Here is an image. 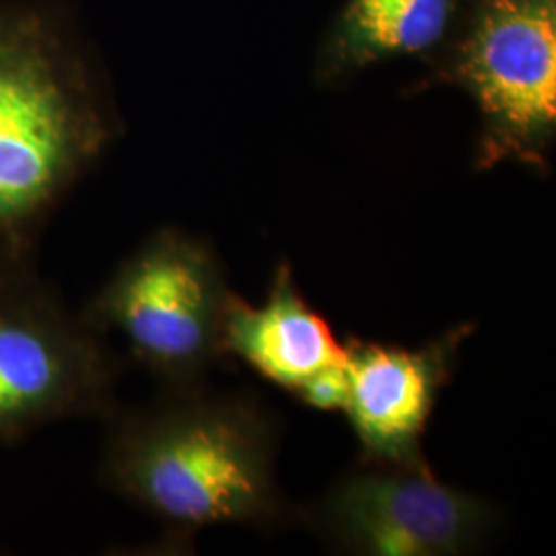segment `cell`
Segmentation results:
<instances>
[{
  "label": "cell",
  "mask_w": 556,
  "mask_h": 556,
  "mask_svg": "<svg viewBox=\"0 0 556 556\" xmlns=\"http://www.w3.org/2000/svg\"><path fill=\"white\" fill-rule=\"evenodd\" d=\"M105 422L101 484L157 519L169 546L213 526L282 521L277 429L252 397L199 383L135 410L118 406Z\"/></svg>",
  "instance_id": "cell-2"
},
{
  "label": "cell",
  "mask_w": 556,
  "mask_h": 556,
  "mask_svg": "<svg viewBox=\"0 0 556 556\" xmlns=\"http://www.w3.org/2000/svg\"><path fill=\"white\" fill-rule=\"evenodd\" d=\"M223 353L295 396L309 379L346 361L330 324L305 301L289 262H280L262 305L238 293L229 299L223 321Z\"/></svg>",
  "instance_id": "cell-8"
},
{
  "label": "cell",
  "mask_w": 556,
  "mask_h": 556,
  "mask_svg": "<svg viewBox=\"0 0 556 556\" xmlns=\"http://www.w3.org/2000/svg\"><path fill=\"white\" fill-rule=\"evenodd\" d=\"M475 324H459L418 349L349 338V394L342 413L355 431L363 464L420 466L422 438Z\"/></svg>",
  "instance_id": "cell-7"
},
{
  "label": "cell",
  "mask_w": 556,
  "mask_h": 556,
  "mask_svg": "<svg viewBox=\"0 0 556 556\" xmlns=\"http://www.w3.org/2000/svg\"><path fill=\"white\" fill-rule=\"evenodd\" d=\"M349 394L346 361L337 367L324 369L316 378L309 379L295 397L316 410H342Z\"/></svg>",
  "instance_id": "cell-10"
},
{
  "label": "cell",
  "mask_w": 556,
  "mask_h": 556,
  "mask_svg": "<svg viewBox=\"0 0 556 556\" xmlns=\"http://www.w3.org/2000/svg\"><path fill=\"white\" fill-rule=\"evenodd\" d=\"M303 521L346 555L459 556L484 544L497 514L429 464H363L314 501Z\"/></svg>",
  "instance_id": "cell-6"
},
{
  "label": "cell",
  "mask_w": 556,
  "mask_h": 556,
  "mask_svg": "<svg viewBox=\"0 0 556 556\" xmlns=\"http://www.w3.org/2000/svg\"><path fill=\"white\" fill-rule=\"evenodd\" d=\"M100 68L62 2H0V270L36 266L60 204L118 139Z\"/></svg>",
  "instance_id": "cell-1"
},
{
  "label": "cell",
  "mask_w": 556,
  "mask_h": 556,
  "mask_svg": "<svg viewBox=\"0 0 556 556\" xmlns=\"http://www.w3.org/2000/svg\"><path fill=\"white\" fill-rule=\"evenodd\" d=\"M425 85H454L478 110V172L548 174L556 140V0H466Z\"/></svg>",
  "instance_id": "cell-3"
},
{
  "label": "cell",
  "mask_w": 556,
  "mask_h": 556,
  "mask_svg": "<svg viewBox=\"0 0 556 556\" xmlns=\"http://www.w3.org/2000/svg\"><path fill=\"white\" fill-rule=\"evenodd\" d=\"M233 291L206 239L178 227L151 233L80 307L101 337L116 332L161 390L204 383L227 361L223 321Z\"/></svg>",
  "instance_id": "cell-4"
},
{
  "label": "cell",
  "mask_w": 556,
  "mask_h": 556,
  "mask_svg": "<svg viewBox=\"0 0 556 556\" xmlns=\"http://www.w3.org/2000/svg\"><path fill=\"white\" fill-rule=\"evenodd\" d=\"M119 361L36 266L0 270V445L71 418L110 417Z\"/></svg>",
  "instance_id": "cell-5"
},
{
  "label": "cell",
  "mask_w": 556,
  "mask_h": 556,
  "mask_svg": "<svg viewBox=\"0 0 556 556\" xmlns=\"http://www.w3.org/2000/svg\"><path fill=\"white\" fill-rule=\"evenodd\" d=\"M466 0H349L319 43L316 80L338 85L394 59H433L454 36Z\"/></svg>",
  "instance_id": "cell-9"
}]
</instances>
